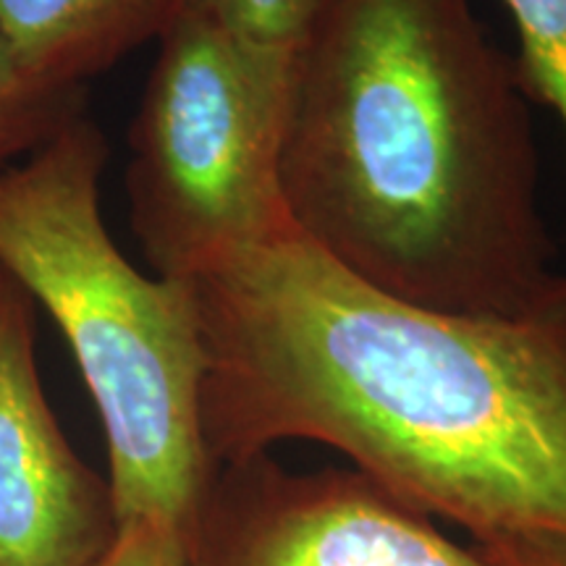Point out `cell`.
I'll return each mask as SVG.
<instances>
[{"mask_svg": "<svg viewBox=\"0 0 566 566\" xmlns=\"http://www.w3.org/2000/svg\"><path fill=\"white\" fill-rule=\"evenodd\" d=\"M189 283L212 464L313 441L475 541L566 535V315L420 307L296 231Z\"/></svg>", "mask_w": 566, "mask_h": 566, "instance_id": "1", "label": "cell"}, {"mask_svg": "<svg viewBox=\"0 0 566 566\" xmlns=\"http://www.w3.org/2000/svg\"><path fill=\"white\" fill-rule=\"evenodd\" d=\"M530 103L475 0H323L283 126L289 221L420 307L566 315Z\"/></svg>", "mask_w": 566, "mask_h": 566, "instance_id": "2", "label": "cell"}, {"mask_svg": "<svg viewBox=\"0 0 566 566\" xmlns=\"http://www.w3.org/2000/svg\"><path fill=\"white\" fill-rule=\"evenodd\" d=\"M108 139L87 108L0 174V271L59 325L101 417L116 522L192 535L218 467L202 428L208 370L189 281L142 271L105 223Z\"/></svg>", "mask_w": 566, "mask_h": 566, "instance_id": "3", "label": "cell"}, {"mask_svg": "<svg viewBox=\"0 0 566 566\" xmlns=\"http://www.w3.org/2000/svg\"><path fill=\"white\" fill-rule=\"evenodd\" d=\"M155 45L129 132V221L147 271L195 281L294 231L281 192L294 71L189 0Z\"/></svg>", "mask_w": 566, "mask_h": 566, "instance_id": "4", "label": "cell"}, {"mask_svg": "<svg viewBox=\"0 0 566 566\" xmlns=\"http://www.w3.org/2000/svg\"><path fill=\"white\" fill-rule=\"evenodd\" d=\"M189 566H493L357 470L218 467Z\"/></svg>", "mask_w": 566, "mask_h": 566, "instance_id": "5", "label": "cell"}, {"mask_svg": "<svg viewBox=\"0 0 566 566\" xmlns=\"http://www.w3.org/2000/svg\"><path fill=\"white\" fill-rule=\"evenodd\" d=\"M34 328L30 294L0 271V566H92L118 527L111 488L55 420Z\"/></svg>", "mask_w": 566, "mask_h": 566, "instance_id": "6", "label": "cell"}, {"mask_svg": "<svg viewBox=\"0 0 566 566\" xmlns=\"http://www.w3.org/2000/svg\"><path fill=\"white\" fill-rule=\"evenodd\" d=\"M187 0H0V40L34 80L84 84L158 42Z\"/></svg>", "mask_w": 566, "mask_h": 566, "instance_id": "7", "label": "cell"}, {"mask_svg": "<svg viewBox=\"0 0 566 566\" xmlns=\"http://www.w3.org/2000/svg\"><path fill=\"white\" fill-rule=\"evenodd\" d=\"M80 108L84 92L34 80L0 40V174L27 158Z\"/></svg>", "mask_w": 566, "mask_h": 566, "instance_id": "8", "label": "cell"}, {"mask_svg": "<svg viewBox=\"0 0 566 566\" xmlns=\"http://www.w3.org/2000/svg\"><path fill=\"white\" fill-rule=\"evenodd\" d=\"M514 21L522 84L556 113L566 134V0H501Z\"/></svg>", "mask_w": 566, "mask_h": 566, "instance_id": "9", "label": "cell"}, {"mask_svg": "<svg viewBox=\"0 0 566 566\" xmlns=\"http://www.w3.org/2000/svg\"><path fill=\"white\" fill-rule=\"evenodd\" d=\"M189 3L208 11L258 53L294 71L296 55L307 40L323 0H189Z\"/></svg>", "mask_w": 566, "mask_h": 566, "instance_id": "10", "label": "cell"}, {"mask_svg": "<svg viewBox=\"0 0 566 566\" xmlns=\"http://www.w3.org/2000/svg\"><path fill=\"white\" fill-rule=\"evenodd\" d=\"M92 566H189V537L171 522L134 516L118 522L111 546Z\"/></svg>", "mask_w": 566, "mask_h": 566, "instance_id": "11", "label": "cell"}, {"mask_svg": "<svg viewBox=\"0 0 566 566\" xmlns=\"http://www.w3.org/2000/svg\"><path fill=\"white\" fill-rule=\"evenodd\" d=\"M480 556L493 566H566L564 533H516L475 541Z\"/></svg>", "mask_w": 566, "mask_h": 566, "instance_id": "12", "label": "cell"}]
</instances>
